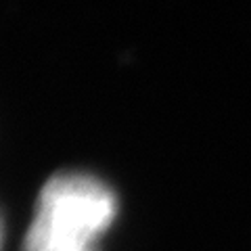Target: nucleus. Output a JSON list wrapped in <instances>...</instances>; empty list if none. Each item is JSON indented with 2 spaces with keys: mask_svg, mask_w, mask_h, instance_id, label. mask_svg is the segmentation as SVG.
<instances>
[{
  "mask_svg": "<svg viewBox=\"0 0 251 251\" xmlns=\"http://www.w3.org/2000/svg\"><path fill=\"white\" fill-rule=\"evenodd\" d=\"M115 216V193L103 180L69 172L46 180L38 195L34 220L61 234L97 245Z\"/></svg>",
  "mask_w": 251,
  "mask_h": 251,
  "instance_id": "f257e3e1",
  "label": "nucleus"
},
{
  "mask_svg": "<svg viewBox=\"0 0 251 251\" xmlns=\"http://www.w3.org/2000/svg\"><path fill=\"white\" fill-rule=\"evenodd\" d=\"M23 251H97L92 243L67 237L40 222H31L23 239Z\"/></svg>",
  "mask_w": 251,
  "mask_h": 251,
  "instance_id": "f03ea898",
  "label": "nucleus"
}]
</instances>
